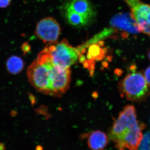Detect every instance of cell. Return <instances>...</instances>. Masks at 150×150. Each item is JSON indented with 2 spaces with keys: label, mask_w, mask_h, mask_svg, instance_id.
Masks as SVG:
<instances>
[{
  "label": "cell",
  "mask_w": 150,
  "mask_h": 150,
  "mask_svg": "<svg viewBox=\"0 0 150 150\" xmlns=\"http://www.w3.org/2000/svg\"><path fill=\"white\" fill-rule=\"evenodd\" d=\"M71 74L70 69H63L54 64L45 48L27 70L30 83L36 90L54 97H61L68 90Z\"/></svg>",
  "instance_id": "obj_1"
},
{
  "label": "cell",
  "mask_w": 150,
  "mask_h": 150,
  "mask_svg": "<svg viewBox=\"0 0 150 150\" xmlns=\"http://www.w3.org/2000/svg\"><path fill=\"white\" fill-rule=\"evenodd\" d=\"M146 126L137 119L134 105L124 108L114 123L109 138L118 150H137L143 139L142 130Z\"/></svg>",
  "instance_id": "obj_2"
},
{
  "label": "cell",
  "mask_w": 150,
  "mask_h": 150,
  "mask_svg": "<svg viewBox=\"0 0 150 150\" xmlns=\"http://www.w3.org/2000/svg\"><path fill=\"white\" fill-rule=\"evenodd\" d=\"M136 70L135 65L130 66L129 74L118 84V88L121 96L140 103L149 96L150 91L144 74Z\"/></svg>",
  "instance_id": "obj_3"
},
{
  "label": "cell",
  "mask_w": 150,
  "mask_h": 150,
  "mask_svg": "<svg viewBox=\"0 0 150 150\" xmlns=\"http://www.w3.org/2000/svg\"><path fill=\"white\" fill-rule=\"evenodd\" d=\"M54 64L64 69H70L79 59L81 53L66 39L61 42L49 43L45 48Z\"/></svg>",
  "instance_id": "obj_4"
},
{
  "label": "cell",
  "mask_w": 150,
  "mask_h": 150,
  "mask_svg": "<svg viewBox=\"0 0 150 150\" xmlns=\"http://www.w3.org/2000/svg\"><path fill=\"white\" fill-rule=\"evenodd\" d=\"M139 31L150 36V5L142 0H123Z\"/></svg>",
  "instance_id": "obj_5"
},
{
  "label": "cell",
  "mask_w": 150,
  "mask_h": 150,
  "mask_svg": "<svg viewBox=\"0 0 150 150\" xmlns=\"http://www.w3.org/2000/svg\"><path fill=\"white\" fill-rule=\"evenodd\" d=\"M112 33H121V37L126 38L130 35H136L139 31L131 14L120 13L116 14L110 21Z\"/></svg>",
  "instance_id": "obj_6"
},
{
  "label": "cell",
  "mask_w": 150,
  "mask_h": 150,
  "mask_svg": "<svg viewBox=\"0 0 150 150\" xmlns=\"http://www.w3.org/2000/svg\"><path fill=\"white\" fill-rule=\"evenodd\" d=\"M61 28L58 22L51 17L45 18L38 22L35 29V34L44 43L57 42Z\"/></svg>",
  "instance_id": "obj_7"
},
{
  "label": "cell",
  "mask_w": 150,
  "mask_h": 150,
  "mask_svg": "<svg viewBox=\"0 0 150 150\" xmlns=\"http://www.w3.org/2000/svg\"><path fill=\"white\" fill-rule=\"evenodd\" d=\"M65 9L74 11L91 19L95 15L93 7L88 0H70Z\"/></svg>",
  "instance_id": "obj_8"
},
{
  "label": "cell",
  "mask_w": 150,
  "mask_h": 150,
  "mask_svg": "<svg viewBox=\"0 0 150 150\" xmlns=\"http://www.w3.org/2000/svg\"><path fill=\"white\" fill-rule=\"evenodd\" d=\"M108 140L106 134L103 131H95L89 136L88 145L92 150H103L107 146Z\"/></svg>",
  "instance_id": "obj_9"
},
{
  "label": "cell",
  "mask_w": 150,
  "mask_h": 150,
  "mask_svg": "<svg viewBox=\"0 0 150 150\" xmlns=\"http://www.w3.org/2000/svg\"><path fill=\"white\" fill-rule=\"evenodd\" d=\"M65 17L67 22L76 27L85 26L90 23L91 19L70 10L65 9Z\"/></svg>",
  "instance_id": "obj_10"
},
{
  "label": "cell",
  "mask_w": 150,
  "mask_h": 150,
  "mask_svg": "<svg viewBox=\"0 0 150 150\" xmlns=\"http://www.w3.org/2000/svg\"><path fill=\"white\" fill-rule=\"evenodd\" d=\"M24 67L23 60L18 56H11L7 61V69L9 72L13 74H17L20 73Z\"/></svg>",
  "instance_id": "obj_11"
},
{
  "label": "cell",
  "mask_w": 150,
  "mask_h": 150,
  "mask_svg": "<svg viewBox=\"0 0 150 150\" xmlns=\"http://www.w3.org/2000/svg\"><path fill=\"white\" fill-rule=\"evenodd\" d=\"M98 43L91 44L89 48L88 58L90 60H94L96 59H100L103 57L105 54L104 50L100 48Z\"/></svg>",
  "instance_id": "obj_12"
},
{
  "label": "cell",
  "mask_w": 150,
  "mask_h": 150,
  "mask_svg": "<svg viewBox=\"0 0 150 150\" xmlns=\"http://www.w3.org/2000/svg\"><path fill=\"white\" fill-rule=\"evenodd\" d=\"M139 147L140 150H150V131L144 135Z\"/></svg>",
  "instance_id": "obj_13"
},
{
  "label": "cell",
  "mask_w": 150,
  "mask_h": 150,
  "mask_svg": "<svg viewBox=\"0 0 150 150\" xmlns=\"http://www.w3.org/2000/svg\"><path fill=\"white\" fill-rule=\"evenodd\" d=\"M144 76L147 83L150 87V66H149L146 69Z\"/></svg>",
  "instance_id": "obj_14"
},
{
  "label": "cell",
  "mask_w": 150,
  "mask_h": 150,
  "mask_svg": "<svg viewBox=\"0 0 150 150\" xmlns=\"http://www.w3.org/2000/svg\"><path fill=\"white\" fill-rule=\"evenodd\" d=\"M11 0H0V8H5L10 4Z\"/></svg>",
  "instance_id": "obj_15"
},
{
  "label": "cell",
  "mask_w": 150,
  "mask_h": 150,
  "mask_svg": "<svg viewBox=\"0 0 150 150\" xmlns=\"http://www.w3.org/2000/svg\"><path fill=\"white\" fill-rule=\"evenodd\" d=\"M22 48L23 51L25 54H26V53L29 52L30 50V46L28 43H24L23 45Z\"/></svg>",
  "instance_id": "obj_16"
},
{
  "label": "cell",
  "mask_w": 150,
  "mask_h": 150,
  "mask_svg": "<svg viewBox=\"0 0 150 150\" xmlns=\"http://www.w3.org/2000/svg\"><path fill=\"white\" fill-rule=\"evenodd\" d=\"M6 146L3 143H0V150H5Z\"/></svg>",
  "instance_id": "obj_17"
},
{
  "label": "cell",
  "mask_w": 150,
  "mask_h": 150,
  "mask_svg": "<svg viewBox=\"0 0 150 150\" xmlns=\"http://www.w3.org/2000/svg\"><path fill=\"white\" fill-rule=\"evenodd\" d=\"M36 150H43V148L40 146H37L36 148Z\"/></svg>",
  "instance_id": "obj_18"
},
{
  "label": "cell",
  "mask_w": 150,
  "mask_h": 150,
  "mask_svg": "<svg viewBox=\"0 0 150 150\" xmlns=\"http://www.w3.org/2000/svg\"><path fill=\"white\" fill-rule=\"evenodd\" d=\"M148 56L150 60V48L148 51Z\"/></svg>",
  "instance_id": "obj_19"
}]
</instances>
